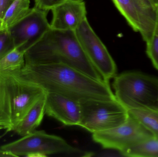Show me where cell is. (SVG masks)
Listing matches in <instances>:
<instances>
[{"label":"cell","mask_w":158,"mask_h":157,"mask_svg":"<svg viewBox=\"0 0 158 157\" xmlns=\"http://www.w3.org/2000/svg\"><path fill=\"white\" fill-rule=\"evenodd\" d=\"M11 72L40 87L46 93H57L78 101L116 99L109 83L63 64H25Z\"/></svg>","instance_id":"obj_1"},{"label":"cell","mask_w":158,"mask_h":157,"mask_svg":"<svg viewBox=\"0 0 158 157\" xmlns=\"http://www.w3.org/2000/svg\"><path fill=\"white\" fill-rule=\"evenodd\" d=\"M25 62L27 65L63 64L103 80L86 57L75 30L50 29L26 51Z\"/></svg>","instance_id":"obj_2"},{"label":"cell","mask_w":158,"mask_h":157,"mask_svg":"<svg viewBox=\"0 0 158 157\" xmlns=\"http://www.w3.org/2000/svg\"><path fill=\"white\" fill-rule=\"evenodd\" d=\"M46 92L11 71H0V126L14 131L29 110Z\"/></svg>","instance_id":"obj_3"},{"label":"cell","mask_w":158,"mask_h":157,"mask_svg":"<svg viewBox=\"0 0 158 157\" xmlns=\"http://www.w3.org/2000/svg\"><path fill=\"white\" fill-rule=\"evenodd\" d=\"M115 97L128 111L158 109V77L137 71L116 75L113 78Z\"/></svg>","instance_id":"obj_4"},{"label":"cell","mask_w":158,"mask_h":157,"mask_svg":"<svg viewBox=\"0 0 158 157\" xmlns=\"http://www.w3.org/2000/svg\"><path fill=\"white\" fill-rule=\"evenodd\" d=\"M0 148L14 157H46L55 154L86 155L87 153L72 146L60 136L43 131H35Z\"/></svg>","instance_id":"obj_5"},{"label":"cell","mask_w":158,"mask_h":157,"mask_svg":"<svg viewBox=\"0 0 158 157\" xmlns=\"http://www.w3.org/2000/svg\"><path fill=\"white\" fill-rule=\"evenodd\" d=\"M79 126L92 134L115 128L125 122L129 112L117 99H85L80 101Z\"/></svg>","instance_id":"obj_6"},{"label":"cell","mask_w":158,"mask_h":157,"mask_svg":"<svg viewBox=\"0 0 158 157\" xmlns=\"http://www.w3.org/2000/svg\"><path fill=\"white\" fill-rule=\"evenodd\" d=\"M81 46L102 79L109 83L117 73L115 61L101 40L85 18L75 30Z\"/></svg>","instance_id":"obj_7"},{"label":"cell","mask_w":158,"mask_h":157,"mask_svg":"<svg viewBox=\"0 0 158 157\" xmlns=\"http://www.w3.org/2000/svg\"><path fill=\"white\" fill-rule=\"evenodd\" d=\"M137 119L129 113L127 120L119 126L92 134L94 142L105 149L120 153L153 136Z\"/></svg>","instance_id":"obj_8"},{"label":"cell","mask_w":158,"mask_h":157,"mask_svg":"<svg viewBox=\"0 0 158 157\" xmlns=\"http://www.w3.org/2000/svg\"><path fill=\"white\" fill-rule=\"evenodd\" d=\"M48 13L34 6L20 21L7 29L15 48L26 52L42 37L51 28L47 19Z\"/></svg>","instance_id":"obj_9"},{"label":"cell","mask_w":158,"mask_h":157,"mask_svg":"<svg viewBox=\"0 0 158 157\" xmlns=\"http://www.w3.org/2000/svg\"><path fill=\"white\" fill-rule=\"evenodd\" d=\"M45 113L66 126H79L80 101L54 93H46Z\"/></svg>","instance_id":"obj_10"},{"label":"cell","mask_w":158,"mask_h":157,"mask_svg":"<svg viewBox=\"0 0 158 157\" xmlns=\"http://www.w3.org/2000/svg\"><path fill=\"white\" fill-rule=\"evenodd\" d=\"M51 28L58 30H75L86 17L83 0H66L52 9Z\"/></svg>","instance_id":"obj_11"},{"label":"cell","mask_w":158,"mask_h":157,"mask_svg":"<svg viewBox=\"0 0 158 157\" xmlns=\"http://www.w3.org/2000/svg\"><path fill=\"white\" fill-rule=\"evenodd\" d=\"M134 31L139 32L146 42L151 38L157 22L149 18L134 0H112Z\"/></svg>","instance_id":"obj_12"},{"label":"cell","mask_w":158,"mask_h":157,"mask_svg":"<svg viewBox=\"0 0 158 157\" xmlns=\"http://www.w3.org/2000/svg\"><path fill=\"white\" fill-rule=\"evenodd\" d=\"M45 103L46 93L29 110L16 126L14 131L22 136L36 131L45 113Z\"/></svg>","instance_id":"obj_13"},{"label":"cell","mask_w":158,"mask_h":157,"mask_svg":"<svg viewBox=\"0 0 158 157\" xmlns=\"http://www.w3.org/2000/svg\"><path fill=\"white\" fill-rule=\"evenodd\" d=\"M30 0H13L6 11L0 30H7L27 14L30 8Z\"/></svg>","instance_id":"obj_14"},{"label":"cell","mask_w":158,"mask_h":157,"mask_svg":"<svg viewBox=\"0 0 158 157\" xmlns=\"http://www.w3.org/2000/svg\"><path fill=\"white\" fill-rule=\"evenodd\" d=\"M123 156L158 157V137L153 135L121 152Z\"/></svg>","instance_id":"obj_15"},{"label":"cell","mask_w":158,"mask_h":157,"mask_svg":"<svg viewBox=\"0 0 158 157\" xmlns=\"http://www.w3.org/2000/svg\"><path fill=\"white\" fill-rule=\"evenodd\" d=\"M128 112L137 119L155 136L158 137V109L138 108Z\"/></svg>","instance_id":"obj_16"},{"label":"cell","mask_w":158,"mask_h":157,"mask_svg":"<svg viewBox=\"0 0 158 157\" xmlns=\"http://www.w3.org/2000/svg\"><path fill=\"white\" fill-rule=\"evenodd\" d=\"M25 53L22 50L14 48L0 60V71L19 70L25 65Z\"/></svg>","instance_id":"obj_17"},{"label":"cell","mask_w":158,"mask_h":157,"mask_svg":"<svg viewBox=\"0 0 158 157\" xmlns=\"http://www.w3.org/2000/svg\"><path fill=\"white\" fill-rule=\"evenodd\" d=\"M146 43L147 55L154 67L158 70V20L153 35Z\"/></svg>","instance_id":"obj_18"},{"label":"cell","mask_w":158,"mask_h":157,"mask_svg":"<svg viewBox=\"0 0 158 157\" xmlns=\"http://www.w3.org/2000/svg\"><path fill=\"white\" fill-rule=\"evenodd\" d=\"M135 3L155 22L158 20V8L152 0H134Z\"/></svg>","instance_id":"obj_19"},{"label":"cell","mask_w":158,"mask_h":157,"mask_svg":"<svg viewBox=\"0 0 158 157\" xmlns=\"http://www.w3.org/2000/svg\"><path fill=\"white\" fill-rule=\"evenodd\" d=\"M15 48L8 30H0V60Z\"/></svg>","instance_id":"obj_20"},{"label":"cell","mask_w":158,"mask_h":157,"mask_svg":"<svg viewBox=\"0 0 158 157\" xmlns=\"http://www.w3.org/2000/svg\"><path fill=\"white\" fill-rule=\"evenodd\" d=\"M66 0H34V6L49 12L56 6L64 2Z\"/></svg>","instance_id":"obj_21"},{"label":"cell","mask_w":158,"mask_h":157,"mask_svg":"<svg viewBox=\"0 0 158 157\" xmlns=\"http://www.w3.org/2000/svg\"><path fill=\"white\" fill-rule=\"evenodd\" d=\"M13 0H0V27L6 11Z\"/></svg>","instance_id":"obj_22"},{"label":"cell","mask_w":158,"mask_h":157,"mask_svg":"<svg viewBox=\"0 0 158 157\" xmlns=\"http://www.w3.org/2000/svg\"><path fill=\"white\" fill-rule=\"evenodd\" d=\"M0 157H11L14 156L11 154H9V153H7V152H6V151H4V150H2L1 148H0Z\"/></svg>","instance_id":"obj_23"},{"label":"cell","mask_w":158,"mask_h":157,"mask_svg":"<svg viewBox=\"0 0 158 157\" xmlns=\"http://www.w3.org/2000/svg\"><path fill=\"white\" fill-rule=\"evenodd\" d=\"M152 1L158 8V0H152Z\"/></svg>","instance_id":"obj_24"},{"label":"cell","mask_w":158,"mask_h":157,"mask_svg":"<svg viewBox=\"0 0 158 157\" xmlns=\"http://www.w3.org/2000/svg\"><path fill=\"white\" fill-rule=\"evenodd\" d=\"M3 128L2 127V126H0V131L2 130H3Z\"/></svg>","instance_id":"obj_25"}]
</instances>
